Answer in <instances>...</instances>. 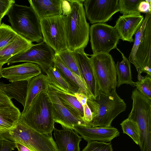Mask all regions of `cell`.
I'll return each mask as SVG.
<instances>
[{"mask_svg":"<svg viewBox=\"0 0 151 151\" xmlns=\"http://www.w3.org/2000/svg\"><path fill=\"white\" fill-rule=\"evenodd\" d=\"M70 13L65 17V29L68 50L84 49L89 39V26L86 20L83 0H68Z\"/></svg>","mask_w":151,"mask_h":151,"instance_id":"cell-1","label":"cell"},{"mask_svg":"<svg viewBox=\"0 0 151 151\" xmlns=\"http://www.w3.org/2000/svg\"><path fill=\"white\" fill-rule=\"evenodd\" d=\"M87 104L92 113V119L90 124L92 127L111 126L113 119L124 111L127 107L123 100L117 94L116 88L108 94L99 91L95 99H88Z\"/></svg>","mask_w":151,"mask_h":151,"instance_id":"cell-2","label":"cell"},{"mask_svg":"<svg viewBox=\"0 0 151 151\" xmlns=\"http://www.w3.org/2000/svg\"><path fill=\"white\" fill-rule=\"evenodd\" d=\"M0 133L6 139L22 145L32 151H60L52 133H40L28 126L20 118L12 129Z\"/></svg>","mask_w":151,"mask_h":151,"instance_id":"cell-3","label":"cell"},{"mask_svg":"<svg viewBox=\"0 0 151 151\" xmlns=\"http://www.w3.org/2000/svg\"><path fill=\"white\" fill-rule=\"evenodd\" d=\"M11 27L18 34L32 42L43 40L40 20L32 8L14 2L6 14Z\"/></svg>","mask_w":151,"mask_h":151,"instance_id":"cell-4","label":"cell"},{"mask_svg":"<svg viewBox=\"0 0 151 151\" xmlns=\"http://www.w3.org/2000/svg\"><path fill=\"white\" fill-rule=\"evenodd\" d=\"M20 118L28 126L40 133H52L55 122L52 104L47 91L37 95Z\"/></svg>","mask_w":151,"mask_h":151,"instance_id":"cell-5","label":"cell"},{"mask_svg":"<svg viewBox=\"0 0 151 151\" xmlns=\"http://www.w3.org/2000/svg\"><path fill=\"white\" fill-rule=\"evenodd\" d=\"M90 56L99 91L108 94L117 86V75L113 58L109 53L93 54Z\"/></svg>","mask_w":151,"mask_h":151,"instance_id":"cell-6","label":"cell"},{"mask_svg":"<svg viewBox=\"0 0 151 151\" xmlns=\"http://www.w3.org/2000/svg\"><path fill=\"white\" fill-rule=\"evenodd\" d=\"M65 17L62 14L40 19L43 41L55 51V54L68 50Z\"/></svg>","mask_w":151,"mask_h":151,"instance_id":"cell-7","label":"cell"},{"mask_svg":"<svg viewBox=\"0 0 151 151\" xmlns=\"http://www.w3.org/2000/svg\"><path fill=\"white\" fill-rule=\"evenodd\" d=\"M90 42L93 54H109L116 48L120 39L114 27L104 23L92 24L89 28Z\"/></svg>","mask_w":151,"mask_h":151,"instance_id":"cell-8","label":"cell"},{"mask_svg":"<svg viewBox=\"0 0 151 151\" xmlns=\"http://www.w3.org/2000/svg\"><path fill=\"white\" fill-rule=\"evenodd\" d=\"M55 51L43 41L33 45L26 51L9 59L8 65L20 62H30L38 65L46 73L47 70L53 66Z\"/></svg>","mask_w":151,"mask_h":151,"instance_id":"cell-9","label":"cell"},{"mask_svg":"<svg viewBox=\"0 0 151 151\" xmlns=\"http://www.w3.org/2000/svg\"><path fill=\"white\" fill-rule=\"evenodd\" d=\"M86 17L91 24L104 23L119 12L118 0H84Z\"/></svg>","mask_w":151,"mask_h":151,"instance_id":"cell-10","label":"cell"},{"mask_svg":"<svg viewBox=\"0 0 151 151\" xmlns=\"http://www.w3.org/2000/svg\"><path fill=\"white\" fill-rule=\"evenodd\" d=\"M47 92L51 101L55 122L60 124L63 129L73 130L75 125L90 127L83 119L75 116L63 105L50 84Z\"/></svg>","mask_w":151,"mask_h":151,"instance_id":"cell-11","label":"cell"},{"mask_svg":"<svg viewBox=\"0 0 151 151\" xmlns=\"http://www.w3.org/2000/svg\"><path fill=\"white\" fill-rule=\"evenodd\" d=\"M151 16L148 20L143 32L142 40L136 53L135 60L138 73V81L144 77L141 73L145 72L151 76Z\"/></svg>","mask_w":151,"mask_h":151,"instance_id":"cell-12","label":"cell"},{"mask_svg":"<svg viewBox=\"0 0 151 151\" xmlns=\"http://www.w3.org/2000/svg\"><path fill=\"white\" fill-rule=\"evenodd\" d=\"M82 78L91 95L95 99L99 89L90 58L82 49L72 52Z\"/></svg>","mask_w":151,"mask_h":151,"instance_id":"cell-13","label":"cell"},{"mask_svg":"<svg viewBox=\"0 0 151 151\" xmlns=\"http://www.w3.org/2000/svg\"><path fill=\"white\" fill-rule=\"evenodd\" d=\"M2 77L11 82L26 81L42 73V70L37 64L30 62L2 68Z\"/></svg>","mask_w":151,"mask_h":151,"instance_id":"cell-14","label":"cell"},{"mask_svg":"<svg viewBox=\"0 0 151 151\" xmlns=\"http://www.w3.org/2000/svg\"><path fill=\"white\" fill-rule=\"evenodd\" d=\"M73 130L80 134L87 142L96 141L107 142H110L119 136L117 129L111 126L105 127H92L75 125Z\"/></svg>","mask_w":151,"mask_h":151,"instance_id":"cell-15","label":"cell"},{"mask_svg":"<svg viewBox=\"0 0 151 151\" xmlns=\"http://www.w3.org/2000/svg\"><path fill=\"white\" fill-rule=\"evenodd\" d=\"M143 20L144 17L141 15L120 16L114 27L120 39L133 42V36L140 28Z\"/></svg>","mask_w":151,"mask_h":151,"instance_id":"cell-16","label":"cell"},{"mask_svg":"<svg viewBox=\"0 0 151 151\" xmlns=\"http://www.w3.org/2000/svg\"><path fill=\"white\" fill-rule=\"evenodd\" d=\"M54 135L60 151H80L82 137L73 129L55 128Z\"/></svg>","mask_w":151,"mask_h":151,"instance_id":"cell-17","label":"cell"},{"mask_svg":"<svg viewBox=\"0 0 151 151\" xmlns=\"http://www.w3.org/2000/svg\"><path fill=\"white\" fill-rule=\"evenodd\" d=\"M55 67L76 93L83 94L88 98L92 97L86 85L77 75L72 72L55 54L53 60Z\"/></svg>","mask_w":151,"mask_h":151,"instance_id":"cell-18","label":"cell"},{"mask_svg":"<svg viewBox=\"0 0 151 151\" xmlns=\"http://www.w3.org/2000/svg\"><path fill=\"white\" fill-rule=\"evenodd\" d=\"M50 84L47 75L42 73L27 81L25 103L22 115L26 112L37 95L42 91H47Z\"/></svg>","mask_w":151,"mask_h":151,"instance_id":"cell-19","label":"cell"},{"mask_svg":"<svg viewBox=\"0 0 151 151\" xmlns=\"http://www.w3.org/2000/svg\"><path fill=\"white\" fill-rule=\"evenodd\" d=\"M28 1L40 20L62 14L61 0H29Z\"/></svg>","mask_w":151,"mask_h":151,"instance_id":"cell-20","label":"cell"},{"mask_svg":"<svg viewBox=\"0 0 151 151\" xmlns=\"http://www.w3.org/2000/svg\"><path fill=\"white\" fill-rule=\"evenodd\" d=\"M33 44L29 40L19 35L14 41L0 50V65L3 66L9 59L26 51Z\"/></svg>","mask_w":151,"mask_h":151,"instance_id":"cell-21","label":"cell"},{"mask_svg":"<svg viewBox=\"0 0 151 151\" xmlns=\"http://www.w3.org/2000/svg\"><path fill=\"white\" fill-rule=\"evenodd\" d=\"M27 81H21L5 84L0 82V89L10 99H14L24 106L25 103Z\"/></svg>","mask_w":151,"mask_h":151,"instance_id":"cell-22","label":"cell"},{"mask_svg":"<svg viewBox=\"0 0 151 151\" xmlns=\"http://www.w3.org/2000/svg\"><path fill=\"white\" fill-rule=\"evenodd\" d=\"M50 85L63 105L75 116L83 119V106L74 95L62 91L50 84Z\"/></svg>","mask_w":151,"mask_h":151,"instance_id":"cell-23","label":"cell"},{"mask_svg":"<svg viewBox=\"0 0 151 151\" xmlns=\"http://www.w3.org/2000/svg\"><path fill=\"white\" fill-rule=\"evenodd\" d=\"M117 50L121 54L122 60L121 62L118 61L115 64L117 79V86L119 87L123 84H129L135 86L134 82L132 79L130 63L127 58L119 49Z\"/></svg>","mask_w":151,"mask_h":151,"instance_id":"cell-24","label":"cell"},{"mask_svg":"<svg viewBox=\"0 0 151 151\" xmlns=\"http://www.w3.org/2000/svg\"><path fill=\"white\" fill-rule=\"evenodd\" d=\"M21 115L15 106L0 110V132L12 129L18 121Z\"/></svg>","mask_w":151,"mask_h":151,"instance_id":"cell-25","label":"cell"},{"mask_svg":"<svg viewBox=\"0 0 151 151\" xmlns=\"http://www.w3.org/2000/svg\"><path fill=\"white\" fill-rule=\"evenodd\" d=\"M50 84L65 92L74 95L76 92L54 66L50 68L46 72Z\"/></svg>","mask_w":151,"mask_h":151,"instance_id":"cell-26","label":"cell"},{"mask_svg":"<svg viewBox=\"0 0 151 151\" xmlns=\"http://www.w3.org/2000/svg\"><path fill=\"white\" fill-rule=\"evenodd\" d=\"M151 16V13H148L146 14L145 17L144 19L142 25L135 33L134 42L128 58V60L130 63L134 64L136 68H137V65L135 60L136 53L140 44L142 42L143 32L146 23L149 17Z\"/></svg>","mask_w":151,"mask_h":151,"instance_id":"cell-27","label":"cell"},{"mask_svg":"<svg viewBox=\"0 0 151 151\" xmlns=\"http://www.w3.org/2000/svg\"><path fill=\"white\" fill-rule=\"evenodd\" d=\"M123 133L128 135L137 145L140 144V133L137 124L128 118L120 124Z\"/></svg>","mask_w":151,"mask_h":151,"instance_id":"cell-28","label":"cell"},{"mask_svg":"<svg viewBox=\"0 0 151 151\" xmlns=\"http://www.w3.org/2000/svg\"><path fill=\"white\" fill-rule=\"evenodd\" d=\"M57 54L63 63L72 72L78 76L84 83L72 52L67 50L62 51Z\"/></svg>","mask_w":151,"mask_h":151,"instance_id":"cell-29","label":"cell"},{"mask_svg":"<svg viewBox=\"0 0 151 151\" xmlns=\"http://www.w3.org/2000/svg\"><path fill=\"white\" fill-rule=\"evenodd\" d=\"M18 35L11 26L2 23L0 25V50L14 41Z\"/></svg>","mask_w":151,"mask_h":151,"instance_id":"cell-30","label":"cell"},{"mask_svg":"<svg viewBox=\"0 0 151 151\" xmlns=\"http://www.w3.org/2000/svg\"><path fill=\"white\" fill-rule=\"evenodd\" d=\"M142 0H118L119 11L123 15H141L138 10Z\"/></svg>","mask_w":151,"mask_h":151,"instance_id":"cell-31","label":"cell"},{"mask_svg":"<svg viewBox=\"0 0 151 151\" xmlns=\"http://www.w3.org/2000/svg\"><path fill=\"white\" fill-rule=\"evenodd\" d=\"M136 89L142 95L151 99V76L147 74L141 80L134 82Z\"/></svg>","mask_w":151,"mask_h":151,"instance_id":"cell-32","label":"cell"},{"mask_svg":"<svg viewBox=\"0 0 151 151\" xmlns=\"http://www.w3.org/2000/svg\"><path fill=\"white\" fill-rule=\"evenodd\" d=\"M82 151H113L110 142L89 141Z\"/></svg>","mask_w":151,"mask_h":151,"instance_id":"cell-33","label":"cell"},{"mask_svg":"<svg viewBox=\"0 0 151 151\" xmlns=\"http://www.w3.org/2000/svg\"><path fill=\"white\" fill-rule=\"evenodd\" d=\"M14 0H0V25L4 17L7 14Z\"/></svg>","mask_w":151,"mask_h":151,"instance_id":"cell-34","label":"cell"},{"mask_svg":"<svg viewBox=\"0 0 151 151\" xmlns=\"http://www.w3.org/2000/svg\"><path fill=\"white\" fill-rule=\"evenodd\" d=\"M15 106L11 99L0 89V110L6 109Z\"/></svg>","mask_w":151,"mask_h":151,"instance_id":"cell-35","label":"cell"},{"mask_svg":"<svg viewBox=\"0 0 151 151\" xmlns=\"http://www.w3.org/2000/svg\"><path fill=\"white\" fill-rule=\"evenodd\" d=\"M16 148L15 142L9 140H0V151H12Z\"/></svg>","mask_w":151,"mask_h":151,"instance_id":"cell-36","label":"cell"},{"mask_svg":"<svg viewBox=\"0 0 151 151\" xmlns=\"http://www.w3.org/2000/svg\"><path fill=\"white\" fill-rule=\"evenodd\" d=\"M151 0H142L140 3L138 10L141 13H149L151 14Z\"/></svg>","mask_w":151,"mask_h":151,"instance_id":"cell-37","label":"cell"},{"mask_svg":"<svg viewBox=\"0 0 151 151\" xmlns=\"http://www.w3.org/2000/svg\"><path fill=\"white\" fill-rule=\"evenodd\" d=\"M83 119L84 121L90 127V124L92 119V114L91 110L88 106L87 103L83 106Z\"/></svg>","mask_w":151,"mask_h":151,"instance_id":"cell-38","label":"cell"},{"mask_svg":"<svg viewBox=\"0 0 151 151\" xmlns=\"http://www.w3.org/2000/svg\"><path fill=\"white\" fill-rule=\"evenodd\" d=\"M61 8L62 11V15L64 16L67 15L71 10V6L68 0H61Z\"/></svg>","mask_w":151,"mask_h":151,"instance_id":"cell-39","label":"cell"},{"mask_svg":"<svg viewBox=\"0 0 151 151\" xmlns=\"http://www.w3.org/2000/svg\"><path fill=\"white\" fill-rule=\"evenodd\" d=\"M74 95L83 106L87 103L88 98L85 95L82 93H74Z\"/></svg>","mask_w":151,"mask_h":151,"instance_id":"cell-40","label":"cell"},{"mask_svg":"<svg viewBox=\"0 0 151 151\" xmlns=\"http://www.w3.org/2000/svg\"><path fill=\"white\" fill-rule=\"evenodd\" d=\"M7 140V139H6L5 137H4L0 133V140Z\"/></svg>","mask_w":151,"mask_h":151,"instance_id":"cell-41","label":"cell"},{"mask_svg":"<svg viewBox=\"0 0 151 151\" xmlns=\"http://www.w3.org/2000/svg\"><path fill=\"white\" fill-rule=\"evenodd\" d=\"M2 66L0 65V79L2 77V75L1 73V70L2 68Z\"/></svg>","mask_w":151,"mask_h":151,"instance_id":"cell-42","label":"cell"}]
</instances>
